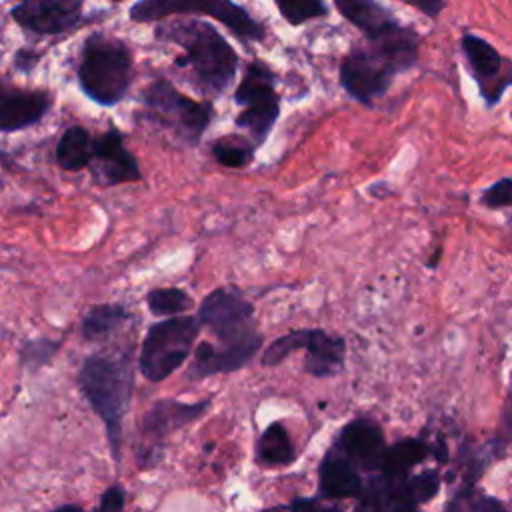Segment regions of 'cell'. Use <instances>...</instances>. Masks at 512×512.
<instances>
[{
	"label": "cell",
	"mask_w": 512,
	"mask_h": 512,
	"mask_svg": "<svg viewBox=\"0 0 512 512\" xmlns=\"http://www.w3.org/2000/svg\"><path fill=\"white\" fill-rule=\"evenodd\" d=\"M198 320L216 336L218 344L200 342L194 348L192 368L186 374L188 380L240 370L262 346L254 306L238 288L218 286L206 294L198 306Z\"/></svg>",
	"instance_id": "cell-1"
},
{
	"label": "cell",
	"mask_w": 512,
	"mask_h": 512,
	"mask_svg": "<svg viewBox=\"0 0 512 512\" xmlns=\"http://www.w3.org/2000/svg\"><path fill=\"white\" fill-rule=\"evenodd\" d=\"M156 40L182 48V56L174 60L178 68H186L192 82L210 96H220L234 82L238 72V52L206 20H170L154 28Z\"/></svg>",
	"instance_id": "cell-2"
},
{
	"label": "cell",
	"mask_w": 512,
	"mask_h": 512,
	"mask_svg": "<svg viewBox=\"0 0 512 512\" xmlns=\"http://www.w3.org/2000/svg\"><path fill=\"white\" fill-rule=\"evenodd\" d=\"M78 384L90 408L102 420L110 454L118 464L122 448V422L134 390V366L130 348L118 354L86 356L78 372Z\"/></svg>",
	"instance_id": "cell-3"
},
{
	"label": "cell",
	"mask_w": 512,
	"mask_h": 512,
	"mask_svg": "<svg viewBox=\"0 0 512 512\" xmlns=\"http://www.w3.org/2000/svg\"><path fill=\"white\" fill-rule=\"evenodd\" d=\"M76 74L84 96L100 106H116L132 84V52L120 38L94 32L82 42Z\"/></svg>",
	"instance_id": "cell-4"
},
{
	"label": "cell",
	"mask_w": 512,
	"mask_h": 512,
	"mask_svg": "<svg viewBox=\"0 0 512 512\" xmlns=\"http://www.w3.org/2000/svg\"><path fill=\"white\" fill-rule=\"evenodd\" d=\"M334 6L344 20L362 32L368 46L396 68L398 74L410 70L418 62V32L402 24L388 6L378 0H334Z\"/></svg>",
	"instance_id": "cell-5"
},
{
	"label": "cell",
	"mask_w": 512,
	"mask_h": 512,
	"mask_svg": "<svg viewBox=\"0 0 512 512\" xmlns=\"http://www.w3.org/2000/svg\"><path fill=\"white\" fill-rule=\"evenodd\" d=\"M200 326L198 318L182 314L154 322L140 346V374L150 382H162L174 374L194 352Z\"/></svg>",
	"instance_id": "cell-6"
},
{
	"label": "cell",
	"mask_w": 512,
	"mask_h": 512,
	"mask_svg": "<svg viewBox=\"0 0 512 512\" xmlns=\"http://www.w3.org/2000/svg\"><path fill=\"white\" fill-rule=\"evenodd\" d=\"M174 14L210 16L244 42L266 38V26L234 0H136L128 10L134 22H158Z\"/></svg>",
	"instance_id": "cell-7"
},
{
	"label": "cell",
	"mask_w": 512,
	"mask_h": 512,
	"mask_svg": "<svg viewBox=\"0 0 512 512\" xmlns=\"http://www.w3.org/2000/svg\"><path fill=\"white\" fill-rule=\"evenodd\" d=\"M146 118L174 132L188 146H196L212 120V104L192 100L168 80L158 78L142 94Z\"/></svg>",
	"instance_id": "cell-8"
},
{
	"label": "cell",
	"mask_w": 512,
	"mask_h": 512,
	"mask_svg": "<svg viewBox=\"0 0 512 512\" xmlns=\"http://www.w3.org/2000/svg\"><path fill=\"white\" fill-rule=\"evenodd\" d=\"M306 350L304 372L314 378L336 376L344 368L346 342L340 334L322 328H298L272 340L262 352V366L272 368L284 362L292 352Z\"/></svg>",
	"instance_id": "cell-9"
},
{
	"label": "cell",
	"mask_w": 512,
	"mask_h": 512,
	"mask_svg": "<svg viewBox=\"0 0 512 512\" xmlns=\"http://www.w3.org/2000/svg\"><path fill=\"white\" fill-rule=\"evenodd\" d=\"M234 102L242 108L236 126L244 128L256 146L264 144L280 116V96L274 72L260 60H252L234 92Z\"/></svg>",
	"instance_id": "cell-10"
},
{
	"label": "cell",
	"mask_w": 512,
	"mask_h": 512,
	"mask_svg": "<svg viewBox=\"0 0 512 512\" xmlns=\"http://www.w3.org/2000/svg\"><path fill=\"white\" fill-rule=\"evenodd\" d=\"M396 74V68L370 46H354L340 62L338 78L350 98L372 106L376 98L388 92Z\"/></svg>",
	"instance_id": "cell-11"
},
{
	"label": "cell",
	"mask_w": 512,
	"mask_h": 512,
	"mask_svg": "<svg viewBox=\"0 0 512 512\" xmlns=\"http://www.w3.org/2000/svg\"><path fill=\"white\" fill-rule=\"evenodd\" d=\"M460 44L470 74L478 84L480 96L488 108L496 106L504 92L512 86V62L502 58V54L488 40L476 34H464Z\"/></svg>",
	"instance_id": "cell-12"
},
{
	"label": "cell",
	"mask_w": 512,
	"mask_h": 512,
	"mask_svg": "<svg viewBox=\"0 0 512 512\" xmlns=\"http://www.w3.org/2000/svg\"><path fill=\"white\" fill-rule=\"evenodd\" d=\"M86 0H14L10 16L38 36L64 34L82 22Z\"/></svg>",
	"instance_id": "cell-13"
},
{
	"label": "cell",
	"mask_w": 512,
	"mask_h": 512,
	"mask_svg": "<svg viewBox=\"0 0 512 512\" xmlns=\"http://www.w3.org/2000/svg\"><path fill=\"white\" fill-rule=\"evenodd\" d=\"M90 166L94 178L104 186L142 180L138 160L124 146V134L116 126H110L94 138V158Z\"/></svg>",
	"instance_id": "cell-14"
},
{
	"label": "cell",
	"mask_w": 512,
	"mask_h": 512,
	"mask_svg": "<svg viewBox=\"0 0 512 512\" xmlns=\"http://www.w3.org/2000/svg\"><path fill=\"white\" fill-rule=\"evenodd\" d=\"M350 462L368 472H378L386 452V440L382 428L362 416L342 426L334 444Z\"/></svg>",
	"instance_id": "cell-15"
},
{
	"label": "cell",
	"mask_w": 512,
	"mask_h": 512,
	"mask_svg": "<svg viewBox=\"0 0 512 512\" xmlns=\"http://www.w3.org/2000/svg\"><path fill=\"white\" fill-rule=\"evenodd\" d=\"M210 408V400H200V402H180L174 398H160L156 400L150 410L142 418V434L154 442L152 448H158L162 440L196 422L198 418L204 416V412Z\"/></svg>",
	"instance_id": "cell-16"
},
{
	"label": "cell",
	"mask_w": 512,
	"mask_h": 512,
	"mask_svg": "<svg viewBox=\"0 0 512 512\" xmlns=\"http://www.w3.org/2000/svg\"><path fill=\"white\" fill-rule=\"evenodd\" d=\"M52 108V94L4 86L0 92V130L4 134L38 124Z\"/></svg>",
	"instance_id": "cell-17"
},
{
	"label": "cell",
	"mask_w": 512,
	"mask_h": 512,
	"mask_svg": "<svg viewBox=\"0 0 512 512\" xmlns=\"http://www.w3.org/2000/svg\"><path fill=\"white\" fill-rule=\"evenodd\" d=\"M364 482L358 466L350 462L336 446L328 450L318 466V496L326 500L360 498Z\"/></svg>",
	"instance_id": "cell-18"
},
{
	"label": "cell",
	"mask_w": 512,
	"mask_h": 512,
	"mask_svg": "<svg viewBox=\"0 0 512 512\" xmlns=\"http://www.w3.org/2000/svg\"><path fill=\"white\" fill-rule=\"evenodd\" d=\"M56 164L66 172L88 168L94 158V140L84 126H68L56 144Z\"/></svg>",
	"instance_id": "cell-19"
},
{
	"label": "cell",
	"mask_w": 512,
	"mask_h": 512,
	"mask_svg": "<svg viewBox=\"0 0 512 512\" xmlns=\"http://www.w3.org/2000/svg\"><path fill=\"white\" fill-rule=\"evenodd\" d=\"M432 454V446L422 438H402L386 446L380 474L390 478H406L410 470Z\"/></svg>",
	"instance_id": "cell-20"
},
{
	"label": "cell",
	"mask_w": 512,
	"mask_h": 512,
	"mask_svg": "<svg viewBox=\"0 0 512 512\" xmlns=\"http://www.w3.org/2000/svg\"><path fill=\"white\" fill-rule=\"evenodd\" d=\"M256 460L262 466H290L296 460V448L282 422H270L256 440Z\"/></svg>",
	"instance_id": "cell-21"
},
{
	"label": "cell",
	"mask_w": 512,
	"mask_h": 512,
	"mask_svg": "<svg viewBox=\"0 0 512 512\" xmlns=\"http://www.w3.org/2000/svg\"><path fill=\"white\" fill-rule=\"evenodd\" d=\"M132 318L130 310L118 302H104L92 306L80 320V336L88 342L102 340L116 332Z\"/></svg>",
	"instance_id": "cell-22"
},
{
	"label": "cell",
	"mask_w": 512,
	"mask_h": 512,
	"mask_svg": "<svg viewBox=\"0 0 512 512\" xmlns=\"http://www.w3.org/2000/svg\"><path fill=\"white\" fill-rule=\"evenodd\" d=\"M256 148V142H248L242 136H222L212 142L210 152L218 164L226 168H242L252 162Z\"/></svg>",
	"instance_id": "cell-23"
},
{
	"label": "cell",
	"mask_w": 512,
	"mask_h": 512,
	"mask_svg": "<svg viewBox=\"0 0 512 512\" xmlns=\"http://www.w3.org/2000/svg\"><path fill=\"white\" fill-rule=\"evenodd\" d=\"M146 304L154 316L170 318V316H178V314L190 310L194 300L186 290H182L178 286H166V288L150 290L146 294Z\"/></svg>",
	"instance_id": "cell-24"
},
{
	"label": "cell",
	"mask_w": 512,
	"mask_h": 512,
	"mask_svg": "<svg viewBox=\"0 0 512 512\" xmlns=\"http://www.w3.org/2000/svg\"><path fill=\"white\" fill-rule=\"evenodd\" d=\"M60 346H62V340H54L50 336L24 340V344L18 350L20 366L30 368V370L36 372V370H40L42 366H48L54 360Z\"/></svg>",
	"instance_id": "cell-25"
},
{
	"label": "cell",
	"mask_w": 512,
	"mask_h": 512,
	"mask_svg": "<svg viewBox=\"0 0 512 512\" xmlns=\"http://www.w3.org/2000/svg\"><path fill=\"white\" fill-rule=\"evenodd\" d=\"M280 16L290 26H300L316 18L328 16L330 8L324 0H274Z\"/></svg>",
	"instance_id": "cell-26"
},
{
	"label": "cell",
	"mask_w": 512,
	"mask_h": 512,
	"mask_svg": "<svg viewBox=\"0 0 512 512\" xmlns=\"http://www.w3.org/2000/svg\"><path fill=\"white\" fill-rule=\"evenodd\" d=\"M440 472L436 468H426L416 476H408L406 486L412 496V500L420 506L430 500H434L440 492Z\"/></svg>",
	"instance_id": "cell-27"
},
{
	"label": "cell",
	"mask_w": 512,
	"mask_h": 512,
	"mask_svg": "<svg viewBox=\"0 0 512 512\" xmlns=\"http://www.w3.org/2000/svg\"><path fill=\"white\" fill-rule=\"evenodd\" d=\"M480 202H482L486 208H490V210L512 206V178H510V176H504V178H500L498 182H494L492 186H488V188L482 192Z\"/></svg>",
	"instance_id": "cell-28"
},
{
	"label": "cell",
	"mask_w": 512,
	"mask_h": 512,
	"mask_svg": "<svg viewBox=\"0 0 512 512\" xmlns=\"http://www.w3.org/2000/svg\"><path fill=\"white\" fill-rule=\"evenodd\" d=\"M124 504H126V492H124V488L122 486H118V484H112V486H108L104 492H102V496H100V502H98V510H122L124 508Z\"/></svg>",
	"instance_id": "cell-29"
},
{
	"label": "cell",
	"mask_w": 512,
	"mask_h": 512,
	"mask_svg": "<svg viewBox=\"0 0 512 512\" xmlns=\"http://www.w3.org/2000/svg\"><path fill=\"white\" fill-rule=\"evenodd\" d=\"M512 438V368H510V386H508V396H506V404H504V414H502V424L498 428V440L500 446Z\"/></svg>",
	"instance_id": "cell-30"
},
{
	"label": "cell",
	"mask_w": 512,
	"mask_h": 512,
	"mask_svg": "<svg viewBox=\"0 0 512 512\" xmlns=\"http://www.w3.org/2000/svg\"><path fill=\"white\" fill-rule=\"evenodd\" d=\"M412 8H416L418 12H422L428 18H436L442 14V10L446 8V0H400Z\"/></svg>",
	"instance_id": "cell-31"
},
{
	"label": "cell",
	"mask_w": 512,
	"mask_h": 512,
	"mask_svg": "<svg viewBox=\"0 0 512 512\" xmlns=\"http://www.w3.org/2000/svg\"><path fill=\"white\" fill-rule=\"evenodd\" d=\"M38 58H40V56L34 54V52H30V50H20V52H16L14 66H16L18 70H22V72H28L30 68H34V64H36Z\"/></svg>",
	"instance_id": "cell-32"
},
{
	"label": "cell",
	"mask_w": 512,
	"mask_h": 512,
	"mask_svg": "<svg viewBox=\"0 0 512 512\" xmlns=\"http://www.w3.org/2000/svg\"><path fill=\"white\" fill-rule=\"evenodd\" d=\"M288 508H294V510H314V508H320V500L318 498H294L286 504Z\"/></svg>",
	"instance_id": "cell-33"
},
{
	"label": "cell",
	"mask_w": 512,
	"mask_h": 512,
	"mask_svg": "<svg viewBox=\"0 0 512 512\" xmlns=\"http://www.w3.org/2000/svg\"><path fill=\"white\" fill-rule=\"evenodd\" d=\"M58 510H82L80 504H64V506H58Z\"/></svg>",
	"instance_id": "cell-34"
},
{
	"label": "cell",
	"mask_w": 512,
	"mask_h": 512,
	"mask_svg": "<svg viewBox=\"0 0 512 512\" xmlns=\"http://www.w3.org/2000/svg\"><path fill=\"white\" fill-rule=\"evenodd\" d=\"M110 2H120V0H110Z\"/></svg>",
	"instance_id": "cell-35"
},
{
	"label": "cell",
	"mask_w": 512,
	"mask_h": 512,
	"mask_svg": "<svg viewBox=\"0 0 512 512\" xmlns=\"http://www.w3.org/2000/svg\"><path fill=\"white\" fill-rule=\"evenodd\" d=\"M510 118H512V110H510Z\"/></svg>",
	"instance_id": "cell-36"
}]
</instances>
